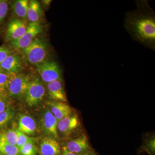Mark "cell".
Listing matches in <instances>:
<instances>
[{"label": "cell", "instance_id": "cell-1", "mask_svg": "<svg viewBox=\"0 0 155 155\" xmlns=\"http://www.w3.org/2000/svg\"><path fill=\"white\" fill-rule=\"evenodd\" d=\"M136 8L126 13L124 26L134 40L155 50V12L147 0L136 1Z\"/></svg>", "mask_w": 155, "mask_h": 155}, {"label": "cell", "instance_id": "cell-2", "mask_svg": "<svg viewBox=\"0 0 155 155\" xmlns=\"http://www.w3.org/2000/svg\"><path fill=\"white\" fill-rule=\"evenodd\" d=\"M22 51L29 63L38 65L44 62L47 54V46L42 40L36 38Z\"/></svg>", "mask_w": 155, "mask_h": 155}, {"label": "cell", "instance_id": "cell-3", "mask_svg": "<svg viewBox=\"0 0 155 155\" xmlns=\"http://www.w3.org/2000/svg\"><path fill=\"white\" fill-rule=\"evenodd\" d=\"M30 81L26 75L21 74H11L7 90V95L14 98L24 97Z\"/></svg>", "mask_w": 155, "mask_h": 155}, {"label": "cell", "instance_id": "cell-4", "mask_svg": "<svg viewBox=\"0 0 155 155\" xmlns=\"http://www.w3.org/2000/svg\"><path fill=\"white\" fill-rule=\"evenodd\" d=\"M45 93L44 86L38 78L30 81L24 96L25 102L31 107L36 106L41 102Z\"/></svg>", "mask_w": 155, "mask_h": 155}, {"label": "cell", "instance_id": "cell-5", "mask_svg": "<svg viewBox=\"0 0 155 155\" xmlns=\"http://www.w3.org/2000/svg\"><path fill=\"white\" fill-rule=\"evenodd\" d=\"M37 69L41 79L46 83L56 80L62 81L61 67L55 61H44L37 65Z\"/></svg>", "mask_w": 155, "mask_h": 155}, {"label": "cell", "instance_id": "cell-6", "mask_svg": "<svg viewBox=\"0 0 155 155\" xmlns=\"http://www.w3.org/2000/svg\"><path fill=\"white\" fill-rule=\"evenodd\" d=\"M41 31V26L38 22H31L24 34L18 39L11 41V44L16 48L24 49L28 47Z\"/></svg>", "mask_w": 155, "mask_h": 155}, {"label": "cell", "instance_id": "cell-7", "mask_svg": "<svg viewBox=\"0 0 155 155\" xmlns=\"http://www.w3.org/2000/svg\"><path fill=\"white\" fill-rule=\"evenodd\" d=\"M58 120L51 113L49 108L45 109L41 118V130L48 137L56 139L58 137Z\"/></svg>", "mask_w": 155, "mask_h": 155}, {"label": "cell", "instance_id": "cell-8", "mask_svg": "<svg viewBox=\"0 0 155 155\" xmlns=\"http://www.w3.org/2000/svg\"><path fill=\"white\" fill-rule=\"evenodd\" d=\"M64 147L69 152L76 155H80L91 149L88 139L84 134L70 140Z\"/></svg>", "mask_w": 155, "mask_h": 155}, {"label": "cell", "instance_id": "cell-9", "mask_svg": "<svg viewBox=\"0 0 155 155\" xmlns=\"http://www.w3.org/2000/svg\"><path fill=\"white\" fill-rule=\"evenodd\" d=\"M27 26L23 20L13 19L8 25L6 33L7 39L11 42L18 39L25 33Z\"/></svg>", "mask_w": 155, "mask_h": 155}, {"label": "cell", "instance_id": "cell-10", "mask_svg": "<svg viewBox=\"0 0 155 155\" xmlns=\"http://www.w3.org/2000/svg\"><path fill=\"white\" fill-rule=\"evenodd\" d=\"M79 125L80 122L77 115L71 114L58 121V130L64 135H69Z\"/></svg>", "mask_w": 155, "mask_h": 155}, {"label": "cell", "instance_id": "cell-11", "mask_svg": "<svg viewBox=\"0 0 155 155\" xmlns=\"http://www.w3.org/2000/svg\"><path fill=\"white\" fill-rule=\"evenodd\" d=\"M61 151L60 144L55 138L46 137L41 142L40 155H60Z\"/></svg>", "mask_w": 155, "mask_h": 155}, {"label": "cell", "instance_id": "cell-12", "mask_svg": "<svg viewBox=\"0 0 155 155\" xmlns=\"http://www.w3.org/2000/svg\"><path fill=\"white\" fill-rule=\"evenodd\" d=\"M47 89L50 97L55 101L67 102V97L62 81L56 80L48 83Z\"/></svg>", "mask_w": 155, "mask_h": 155}, {"label": "cell", "instance_id": "cell-13", "mask_svg": "<svg viewBox=\"0 0 155 155\" xmlns=\"http://www.w3.org/2000/svg\"><path fill=\"white\" fill-rule=\"evenodd\" d=\"M0 68L9 74H17L22 68V63L19 56L10 54L0 64Z\"/></svg>", "mask_w": 155, "mask_h": 155}, {"label": "cell", "instance_id": "cell-14", "mask_svg": "<svg viewBox=\"0 0 155 155\" xmlns=\"http://www.w3.org/2000/svg\"><path fill=\"white\" fill-rule=\"evenodd\" d=\"M51 113L58 121L72 114V109L65 103L57 101L48 102Z\"/></svg>", "mask_w": 155, "mask_h": 155}, {"label": "cell", "instance_id": "cell-15", "mask_svg": "<svg viewBox=\"0 0 155 155\" xmlns=\"http://www.w3.org/2000/svg\"><path fill=\"white\" fill-rule=\"evenodd\" d=\"M18 128L26 135H33L36 130V123L31 116L25 114H20Z\"/></svg>", "mask_w": 155, "mask_h": 155}, {"label": "cell", "instance_id": "cell-16", "mask_svg": "<svg viewBox=\"0 0 155 155\" xmlns=\"http://www.w3.org/2000/svg\"><path fill=\"white\" fill-rule=\"evenodd\" d=\"M42 9L40 4L35 0L31 1L29 3V7L27 18L31 22H38L42 16Z\"/></svg>", "mask_w": 155, "mask_h": 155}, {"label": "cell", "instance_id": "cell-17", "mask_svg": "<svg viewBox=\"0 0 155 155\" xmlns=\"http://www.w3.org/2000/svg\"><path fill=\"white\" fill-rule=\"evenodd\" d=\"M29 3L28 0H18L14 2L13 5L14 11L19 18H27Z\"/></svg>", "mask_w": 155, "mask_h": 155}, {"label": "cell", "instance_id": "cell-18", "mask_svg": "<svg viewBox=\"0 0 155 155\" xmlns=\"http://www.w3.org/2000/svg\"><path fill=\"white\" fill-rule=\"evenodd\" d=\"M0 141L17 146V135L16 129L0 130Z\"/></svg>", "mask_w": 155, "mask_h": 155}, {"label": "cell", "instance_id": "cell-19", "mask_svg": "<svg viewBox=\"0 0 155 155\" xmlns=\"http://www.w3.org/2000/svg\"><path fill=\"white\" fill-rule=\"evenodd\" d=\"M0 153L4 155H20L17 146L0 141Z\"/></svg>", "mask_w": 155, "mask_h": 155}, {"label": "cell", "instance_id": "cell-20", "mask_svg": "<svg viewBox=\"0 0 155 155\" xmlns=\"http://www.w3.org/2000/svg\"><path fill=\"white\" fill-rule=\"evenodd\" d=\"M14 116V111L10 107L0 113V129L7 126L13 119Z\"/></svg>", "mask_w": 155, "mask_h": 155}, {"label": "cell", "instance_id": "cell-21", "mask_svg": "<svg viewBox=\"0 0 155 155\" xmlns=\"http://www.w3.org/2000/svg\"><path fill=\"white\" fill-rule=\"evenodd\" d=\"M35 140H31L26 143L24 145L19 148L20 155H35L37 148L35 145Z\"/></svg>", "mask_w": 155, "mask_h": 155}, {"label": "cell", "instance_id": "cell-22", "mask_svg": "<svg viewBox=\"0 0 155 155\" xmlns=\"http://www.w3.org/2000/svg\"><path fill=\"white\" fill-rule=\"evenodd\" d=\"M11 74L0 72V95L6 96Z\"/></svg>", "mask_w": 155, "mask_h": 155}, {"label": "cell", "instance_id": "cell-23", "mask_svg": "<svg viewBox=\"0 0 155 155\" xmlns=\"http://www.w3.org/2000/svg\"><path fill=\"white\" fill-rule=\"evenodd\" d=\"M16 130L17 135V146L19 148L31 140H36V138L28 137L22 131H20L18 128H16Z\"/></svg>", "mask_w": 155, "mask_h": 155}, {"label": "cell", "instance_id": "cell-24", "mask_svg": "<svg viewBox=\"0 0 155 155\" xmlns=\"http://www.w3.org/2000/svg\"><path fill=\"white\" fill-rule=\"evenodd\" d=\"M8 6L6 2L2 1L0 3V22H2L8 13Z\"/></svg>", "mask_w": 155, "mask_h": 155}, {"label": "cell", "instance_id": "cell-25", "mask_svg": "<svg viewBox=\"0 0 155 155\" xmlns=\"http://www.w3.org/2000/svg\"><path fill=\"white\" fill-rule=\"evenodd\" d=\"M10 107L8 101L6 98V96L0 95V113Z\"/></svg>", "mask_w": 155, "mask_h": 155}, {"label": "cell", "instance_id": "cell-26", "mask_svg": "<svg viewBox=\"0 0 155 155\" xmlns=\"http://www.w3.org/2000/svg\"><path fill=\"white\" fill-rule=\"evenodd\" d=\"M11 54V52L8 48L0 47V64Z\"/></svg>", "mask_w": 155, "mask_h": 155}, {"label": "cell", "instance_id": "cell-27", "mask_svg": "<svg viewBox=\"0 0 155 155\" xmlns=\"http://www.w3.org/2000/svg\"><path fill=\"white\" fill-rule=\"evenodd\" d=\"M155 139H152L150 140V141L148 142L147 144V151L151 155H154L155 151Z\"/></svg>", "mask_w": 155, "mask_h": 155}, {"label": "cell", "instance_id": "cell-28", "mask_svg": "<svg viewBox=\"0 0 155 155\" xmlns=\"http://www.w3.org/2000/svg\"><path fill=\"white\" fill-rule=\"evenodd\" d=\"M61 155H76L73 153L70 152L69 151L64 147L62 148V151H61Z\"/></svg>", "mask_w": 155, "mask_h": 155}, {"label": "cell", "instance_id": "cell-29", "mask_svg": "<svg viewBox=\"0 0 155 155\" xmlns=\"http://www.w3.org/2000/svg\"><path fill=\"white\" fill-rule=\"evenodd\" d=\"M80 155H97L95 152L93 150H90L86 152L83 153Z\"/></svg>", "mask_w": 155, "mask_h": 155}, {"label": "cell", "instance_id": "cell-30", "mask_svg": "<svg viewBox=\"0 0 155 155\" xmlns=\"http://www.w3.org/2000/svg\"><path fill=\"white\" fill-rule=\"evenodd\" d=\"M0 155H4L2 154H1V153H0Z\"/></svg>", "mask_w": 155, "mask_h": 155}, {"label": "cell", "instance_id": "cell-31", "mask_svg": "<svg viewBox=\"0 0 155 155\" xmlns=\"http://www.w3.org/2000/svg\"><path fill=\"white\" fill-rule=\"evenodd\" d=\"M2 1H1V0H0V3L1 2H2Z\"/></svg>", "mask_w": 155, "mask_h": 155}, {"label": "cell", "instance_id": "cell-32", "mask_svg": "<svg viewBox=\"0 0 155 155\" xmlns=\"http://www.w3.org/2000/svg\"></svg>", "mask_w": 155, "mask_h": 155}]
</instances>
